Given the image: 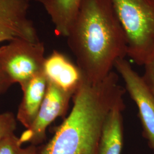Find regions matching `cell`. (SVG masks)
<instances>
[{"instance_id":"cell-1","label":"cell","mask_w":154,"mask_h":154,"mask_svg":"<svg viewBox=\"0 0 154 154\" xmlns=\"http://www.w3.org/2000/svg\"><path fill=\"white\" fill-rule=\"evenodd\" d=\"M66 38L83 80L91 84L105 79L127 55L126 36L111 0H82Z\"/></svg>"},{"instance_id":"cell-2","label":"cell","mask_w":154,"mask_h":154,"mask_svg":"<svg viewBox=\"0 0 154 154\" xmlns=\"http://www.w3.org/2000/svg\"><path fill=\"white\" fill-rule=\"evenodd\" d=\"M124 94L118 74L112 71L96 84L82 79L73 95L69 116L37 154H97L106 118L123 100Z\"/></svg>"},{"instance_id":"cell-3","label":"cell","mask_w":154,"mask_h":154,"mask_svg":"<svg viewBox=\"0 0 154 154\" xmlns=\"http://www.w3.org/2000/svg\"><path fill=\"white\" fill-rule=\"evenodd\" d=\"M126 36L127 55L138 65L154 57V0H111Z\"/></svg>"},{"instance_id":"cell-4","label":"cell","mask_w":154,"mask_h":154,"mask_svg":"<svg viewBox=\"0 0 154 154\" xmlns=\"http://www.w3.org/2000/svg\"><path fill=\"white\" fill-rule=\"evenodd\" d=\"M45 46L40 41L16 38L0 47V69L12 84L21 87L42 72Z\"/></svg>"},{"instance_id":"cell-5","label":"cell","mask_w":154,"mask_h":154,"mask_svg":"<svg viewBox=\"0 0 154 154\" xmlns=\"http://www.w3.org/2000/svg\"><path fill=\"white\" fill-rule=\"evenodd\" d=\"M114 67L124 81L126 90L138 107L143 135L154 152V98L143 80L125 58L116 61Z\"/></svg>"},{"instance_id":"cell-6","label":"cell","mask_w":154,"mask_h":154,"mask_svg":"<svg viewBox=\"0 0 154 154\" xmlns=\"http://www.w3.org/2000/svg\"><path fill=\"white\" fill-rule=\"evenodd\" d=\"M73 95L48 81L46 93L37 116L32 126L19 138L21 144L26 142L34 146L42 143L46 137L48 127L65 112Z\"/></svg>"},{"instance_id":"cell-7","label":"cell","mask_w":154,"mask_h":154,"mask_svg":"<svg viewBox=\"0 0 154 154\" xmlns=\"http://www.w3.org/2000/svg\"><path fill=\"white\" fill-rule=\"evenodd\" d=\"M30 0H0V43L22 38L39 41L28 16Z\"/></svg>"},{"instance_id":"cell-8","label":"cell","mask_w":154,"mask_h":154,"mask_svg":"<svg viewBox=\"0 0 154 154\" xmlns=\"http://www.w3.org/2000/svg\"><path fill=\"white\" fill-rule=\"evenodd\" d=\"M42 72L49 81L72 94L82 81L81 72L77 65L57 50L45 58Z\"/></svg>"},{"instance_id":"cell-9","label":"cell","mask_w":154,"mask_h":154,"mask_svg":"<svg viewBox=\"0 0 154 154\" xmlns=\"http://www.w3.org/2000/svg\"><path fill=\"white\" fill-rule=\"evenodd\" d=\"M48 85V80L42 72L21 86L23 96L17 118L27 129L32 126L37 116L46 93Z\"/></svg>"},{"instance_id":"cell-10","label":"cell","mask_w":154,"mask_h":154,"mask_svg":"<svg viewBox=\"0 0 154 154\" xmlns=\"http://www.w3.org/2000/svg\"><path fill=\"white\" fill-rule=\"evenodd\" d=\"M123 101L115 106L106 118L97 154H121L123 139L122 111L125 106Z\"/></svg>"},{"instance_id":"cell-11","label":"cell","mask_w":154,"mask_h":154,"mask_svg":"<svg viewBox=\"0 0 154 154\" xmlns=\"http://www.w3.org/2000/svg\"><path fill=\"white\" fill-rule=\"evenodd\" d=\"M82 0H36L50 17L57 35L67 37Z\"/></svg>"},{"instance_id":"cell-12","label":"cell","mask_w":154,"mask_h":154,"mask_svg":"<svg viewBox=\"0 0 154 154\" xmlns=\"http://www.w3.org/2000/svg\"><path fill=\"white\" fill-rule=\"evenodd\" d=\"M16 128V121L11 112L0 114V142L14 134Z\"/></svg>"},{"instance_id":"cell-13","label":"cell","mask_w":154,"mask_h":154,"mask_svg":"<svg viewBox=\"0 0 154 154\" xmlns=\"http://www.w3.org/2000/svg\"><path fill=\"white\" fill-rule=\"evenodd\" d=\"M21 145L20 139L13 134L0 142V154H20Z\"/></svg>"},{"instance_id":"cell-14","label":"cell","mask_w":154,"mask_h":154,"mask_svg":"<svg viewBox=\"0 0 154 154\" xmlns=\"http://www.w3.org/2000/svg\"><path fill=\"white\" fill-rule=\"evenodd\" d=\"M143 79L154 98V57L144 65Z\"/></svg>"},{"instance_id":"cell-15","label":"cell","mask_w":154,"mask_h":154,"mask_svg":"<svg viewBox=\"0 0 154 154\" xmlns=\"http://www.w3.org/2000/svg\"><path fill=\"white\" fill-rule=\"evenodd\" d=\"M12 85L9 78L0 69V95L5 93Z\"/></svg>"},{"instance_id":"cell-16","label":"cell","mask_w":154,"mask_h":154,"mask_svg":"<svg viewBox=\"0 0 154 154\" xmlns=\"http://www.w3.org/2000/svg\"><path fill=\"white\" fill-rule=\"evenodd\" d=\"M20 154H37V148L35 146L31 145L28 146V147L22 149H20Z\"/></svg>"},{"instance_id":"cell-17","label":"cell","mask_w":154,"mask_h":154,"mask_svg":"<svg viewBox=\"0 0 154 154\" xmlns=\"http://www.w3.org/2000/svg\"><path fill=\"white\" fill-rule=\"evenodd\" d=\"M30 1H36V0H30Z\"/></svg>"}]
</instances>
